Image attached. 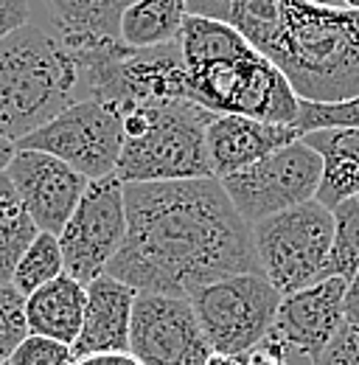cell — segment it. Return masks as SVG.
Masks as SVG:
<instances>
[{
  "mask_svg": "<svg viewBox=\"0 0 359 365\" xmlns=\"http://www.w3.org/2000/svg\"><path fill=\"white\" fill-rule=\"evenodd\" d=\"M188 17V0H135L121 11L118 37L130 48H157L175 43Z\"/></svg>",
  "mask_w": 359,
  "mask_h": 365,
  "instance_id": "cell-20",
  "label": "cell"
},
{
  "mask_svg": "<svg viewBox=\"0 0 359 365\" xmlns=\"http://www.w3.org/2000/svg\"><path fill=\"white\" fill-rule=\"evenodd\" d=\"M337 6H343L348 11H359V0H337Z\"/></svg>",
  "mask_w": 359,
  "mask_h": 365,
  "instance_id": "cell-34",
  "label": "cell"
},
{
  "mask_svg": "<svg viewBox=\"0 0 359 365\" xmlns=\"http://www.w3.org/2000/svg\"><path fill=\"white\" fill-rule=\"evenodd\" d=\"M264 56L303 101L351 98L359 93V11L286 0Z\"/></svg>",
  "mask_w": 359,
  "mask_h": 365,
  "instance_id": "cell-2",
  "label": "cell"
},
{
  "mask_svg": "<svg viewBox=\"0 0 359 365\" xmlns=\"http://www.w3.org/2000/svg\"><path fill=\"white\" fill-rule=\"evenodd\" d=\"M40 228L28 217L9 178H0V284H11V275Z\"/></svg>",
  "mask_w": 359,
  "mask_h": 365,
  "instance_id": "cell-21",
  "label": "cell"
},
{
  "mask_svg": "<svg viewBox=\"0 0 359 365\" xmlns=\"http://www.w3.org/2000/svg\"><path fill=\"white\" fill-rule=\"evenodd\" d=\"M334 214V245H331V275L351 278L359 270V202L345 200Z\"/></svg>",
  "mask_w": 359,
  "mask_h": 365,
  "instance_id": "cell-23",
  "label": "cell"
},
{
  "mask_svg": "<svg viewBox=\"0 0 359 365\" xmlns=\"http://www.w3.org/2000/svg\"><path fill=\"white\" fill-rule=\"evenodd\" d=\"M127 236L107 275L135 292L191 298L230 275L261 273L250 225L217 178L127 182Z\"/></svg>",
  "mask_w": 359,
  "mask_h": 365,
  "instance_id": "cell-1",
  "label": "cell"
},
{
  "mask_svg": "<svg viewBox=\"0 0 359 365\" xmlns=\"http://www.w3.org/2000/svg\"><path fill=\"white\" fill-rule=\"evenodd\" d=\"M312 365H359V331L343 326L337 337L314 357Z\"/></svg>",
  "mask_w": 359,
  "mask_h": 365,
  "instance_id": "cell-27",
  "label": "cell"
},
{
  "mask_svg": "<svg viewBox=\"0 0 359 365\" xmlns=\"http://www.w3.org/2000/svg\"><path fill=\"white\" fill-rule=\"evenodd\" d=\"M0 365H9V363H0Z\"/></svg>",
  "mask_w": 359,
  "mask_h": 365,
  "instance_id": "cell-38",
  "label": "cell"
},
{
  "mask_svg": "<svg viewBox=\"0 0 359 365\" xmlns=\"http://www.w3.org/2000/svg\"><path fill=\"white\" fill-rule=\"evenodd\" d=\"M320 3H334V6H337V0H320Z\"/></svg>",
  "mask_w": 359,
  "mask_h": 365,
  "instance_id": "cell-36",
  "label": "cell"
},
{
  "mask_svg": "<svg viewBox=\"0 0 359 365\" xmlns=\"http://www.w3.org/2000/svg\"><path fill=\"white\" fill-rule=\"evenodd\" d=\"M211 118L214 113L188 98L152 101L124 110V143L115 178L124 185L214 178L205 146Z\"/></svg>",
  "mask_w": 359,
  "mask_h": 365,
  "instance_id": "cell-4",
  "label": "cell"
},
{
  "mask_svg": "<svg viewBox=\"0 0 359 365\" xmlns=\"http://www.w3.org/2000/svg\"><path fill=\"white\" fill-rule=\"evenodd\" d=\"M295 130L301 135L314 130H359V93L343 101H303L298 110Z\"/></svg>",
  "mask_w": 359,
  "mask_h": 365,
  "instance_id": "cell-24",
  "label": "cell"
},
{
  "mask_svg": "<svg viewBox=\"0 0 359 365\" xmlns=\"http://www.w3.org/2000/svg\"><path fill=\"white\" fill-rule=\"evenodd\" d=\"M281 298L261 273H241L199 287L188 301L211 351L247 360L272 329Z\"/></svg>",
  "mask_w": 359,
  "mask_h": 365,
  "instance_id": "cell-7",
  "label": "cell"
},
{
  "mask_svg": "<svg viewBox=\"0 0 359 365\" xmlns=\"http://www.w3.org/2000/svg\"><path fill=\"white\" fill-rule=\"evenodd\" d=\"M65 273V259H62V247L59 239L53 233H37V239L28 245V250L23 253V259L17 262L14 275H11V287L28 298L31 292H37L48 281L59 278Z\"/></svg>",
  "mask_w": 359,
  "mask_h": 365,
  "instance_id": "cell-22",
  "label": "cell"
},
{
  "mask_svg": "<svg viewBox=\"0 0 359 365\" xmlns=\"http://www.w3.org/2000/svg\"><path fill=\"white\" fill-rule=\"evenodd\" d=\"M247 365H289V363H286V360H281V357H275V354H269V351L256 349V351L247 357Z\"/></svg>",
  "mask_w": 359,
  "mask_h": 365,
  "instance_id": "cell-32",
  "label": "cell"
},
{
  "mask_svg": "<svg viewBox=\"0 0 359 365\" xmlns=\"http://www.w3.org/2000/svg\"><path fill=\"white\" fill-rule=\"evenodd\" d=\"M26 337V298L11 284H0V363H9V357Z\"/></svg>",
  "mask_w": 359,
  "mask_h": 365,
  "instance_id": "cell-25",
  "label": "cell"
},
{
  "mask_svg": "<svg viewBox=\"0 0 359 365\" xmlns=\"http://www.w3.org/2000/svg\"><path fill=\"white\" fill-rule=\"evenodd\" d=\"M79 101V71L56 34L28 20L0 40V135H31Z\"/></svg>",
  "mask_w": 359,
  "mask_h": 365,
  "instance_id": "cell-3",
  "label": "cell"
},
{
  "mask_svg": "<svg viewBox=\"0 0 359 365\" xmlns=\"http://www.w3.org/2000/svg\"><path fill=\"white\" fill-rule=\"evenodd\" d=\"M135 0H121V6H124V9H127V6H132Z\"/></svg>",
  "mask_w": 359,
  "mask_h": 365,
  "instance_id": "cell-35",
  "label": "cell"
},
{
  "mask_svg": "<svg viewBox=\"0 0 359 365\" xmlns=\"http://www.w3.org/2000/svg\"><path fill=\"white\" fill-rule=\"evenodd\" d=\"M31 20L28 0H0V40Z\"/></svg>",
  "mask_w": 359,
  "mask_h": 365,
  "instance_id": "cell-28",
  "label": "cell"
},
{
  "mask_svg": "<svg viewBox=\"0 0 359 365\" xmlns=\"http://www.w3.org/2000/svg\"><path fill=\"white\" fill-rule=\"evenodd\" d=\"M323 160L317 202L328 211L359 194V130H314L301 135Z\"/></svg>",
  "mask_w": 359,
  "mask_h": 365,
  "instance_id": "cell-17",
  "label": "cell"
},
{
  "mask_svg": "<svg viewBox=\"0 0 359 365\" xmlns=\"http://www.w3.org/2000/svg\"><path fill=\"white\" fill-rule=\"evenodd\" d=\"M345 284H348L345 278L331 275L306 289L283 295L281 307L275 312V320H272V329L259 343V349L286 360V363L292 357L314 360L345 326V320H343Z\"/></svg>",
  "mask_w": 359,
  "mask_h": 365,
  "instance_id": "cell-12",
  "label": "cell"
},
{
  "mask_svg": "<svg viewBox=\"0 0 359 365\" xmlns=\"http://www.w3.org/2000/svg\"><path fill=\"white\" fill-rule=\"evenodd\" d=\"M85 304H88V287L62 273L26 298L28 334H40L56 343L73 346L82 331Z\"/></svg>",
  "mask_w": 359,
  "mask_h": 365,
  "instance_id": "cell-16",
  "label": "cell"
},
{
  "mask_svg": "<svg viewBox=\"0 0 359 365\" xmlns=\"http://www.w3.org/2000/svg\"><path fill=\"white\" fill-rule=\"evenodd\" d=\"M250 233L261 275L281 295L331 278L334 214L317 200L261 220Z\"/></svg>",
  "mask_w": 359,
  "mask_h": 365,
  "instance_id": "cell-6",
  "label": "cell"
},
{
  "mask_svg": "<svg viewBox=\"0 0 359 365\" xmlns=\"http://www.w3.org/2000/svg\"><path fill=\"white\" fill-rule=\"evenodd\" d=\"M132 287L113 275H98L88 284L85 320L76 343L71 346L73 360H85L95 354H124L130 351V326L135 307Z\"/></svg>",
  "mask_w": 359,
  "mask_h": 365,
  "instance_id": "cell-15",
  "label": "cell"
},
{
  "mask_svg": "<svg viewBox=\"0 0 359 365\" xmlns=\"http://www.w3.org/2000/svg\"><path fill=\"white\" fill-rule=\"evenodd\" d=\"M205 365H247V360H236V357H227V354H211Z\"/></svg>",
  "mask_w": 359,
  "mask_h": 365,
  "instance_id": "cell-33",
  "label": "cell"
},
{
  "mask_svg": "<svg viewBox=\"0 0 359 365\" xmlns=\"http://www.w3.org/2000/svg\"><path fill=\"white\" fill-rule=\"evenodd\" d=\"M14 152H17V146L9 140V138L0 135V178L6 175V169H9V163H11V158H14Z\"/></svg>",
  "mask_w": 359,
  "mask_h": 365,
  "instance_id": "cell-31",
  "label": "cell"
},
{
  "mask_svg": "<svg viewBox=\"0 0 359 365\" xmlns=\"http://www.w3.org/2000/svg\"><path fill=\"white\" fill-rule=\"evenodd\" d=\"M73 351L65 343H56L51 337L28 334L14 354L9 357V365H73Z\"/></svg>",
  "mask_w": 359,
  "mask_h": 365,
  "instance_id": "cell-26",
  "label": "cell"
},
{
  "mask_svg": "<svg viewBox=\"0 0 359 365\" xmlns=\"http://www.w3.org/2000/svg\"><path fill=\"white\" fill-rule=\"evenodd\" d=\"M73 365H140L135 360L130 351L124 354H95V357H85V360H76Z\"/></svg>",
  "mask_w": 359,
  "mask_h": 365,
  "instance_id": "cell-30",
  "label": "cell"
},
{
  "mask_svg": "<svg viewBox=\"0 0 359 365\" xmlns=\"http://www.w3.org/2000/svg\"><path fill=\"white\" fill-rule=\"evenodd\" d=\"M127 236L124 182L115 175L90 180L71 220L59 230V247L65 259V273L88 287L118 253Z\"/></svg>",
  "mask_w": 359,
  "mask_h": 365,
  "instance_id": "cell-10",
  "label": "cell"
},
{
  "mask_svg": "<svg viewBox=\"0 0 359 365\" xmlns=\"http://www.w3.org/2000/svg\"><path fill=\"white\" fill-rule=\"evenodd\" d=\"M301 133L286 124H269L244 115H214L205 130V146L211 172L222 180L233 172H241L259 160L269 158L272 152L295 143Z\"/></svg>",
  "mask_w": 359,
  "mask_h": 365,
  "instance_id": "cell-14",
  "label": "cell"
},
{
  "mask_svg": "<svg viewBox=\"0 0 359 365\" xmlns=\"http://www.w3.org/2000/svg\"><path fill=\"white\" fill-rule=\"evenodd\" d=\"M6 178L14 185L34 225L53 236H59V230L65 228L90 182L59 158L34 149H17Z\"/></svg>",
  "mask_w": 359,
  "mask_h": 365,
  "instance_id": "cell-13",
  "label": "cell"
},
{
  "mask_svg": "<svg viewBox=\"0 0 359 365\" xmlns=\"http://www.w3.org/2000/svg\"><path fill=\"white\" fill-rule=\"evenodd\" d=\"M130 354L140 365H205L214 351L188 298L137 292Z\"/></svg>",
  "mask_w": 359,
  "mask_h": 365,
  "instance_id": "cell-11",
  "label": "cell"
},
{
  "mask_svg": "<svg viewBox=\"0 0 359 365\" xmlns=\"http://www.w3.org/2000/svg\"><path fill=\"white\" fill-rule=\"evenodd\" d=\"M286 0H188V14L233 26L259 53H267Z\"/></svg>",
  "mask_w": 359,
  "mask_h": 365,
  "instance_id": "cell-19",
  "label": "cell"
},
{
  "mask_svg": "<svg viewBox=\"0 0 359 365\" xmlns=\"http://www.w3.org/2000/svg\"><path fill=\"white\" fill-rule=\"evenodd\" d=\"M323 178V160L301 138L269 158L222 178L224 194L247 225L312 202Z\"/></svg>",
  "mask_w": 359,
  "mask_h": 365,
  "instance_id": "cell-8",
  "label": "cell"
},
{
  "mask_svg": "<svg viewBox=\"0 0 359 365\" xmlns=\"http://www.w3.org/2000/svg\"><path fill=\"white\" fill-rule=\"evenodd\" d=\"M188 98L214 115H244L295 127L301 98L286 76L256 48H244L199 68H185Z\"/></svg>",
  "mask_w": 359,
  "mask_h": 365,
  "instance_id": "cell-5",
  "label": "cell"
},
{
  "mask_svg": "<svg viewBox=\"0 0 359 365\" xmlns=\"http://www.w3.org/2000/svg\"><path fill=\"white\" fill-rule=\"evenodd\" d=\"M31 14L37 11L43 29L59 40L71 37H98V40H121V0H28Z\"/></svg>",
  "mask_w": 359,
  "mask_h": 365,
  "instance_id": "cell-18",
  "label": "cell"
},
{
  "mask_svg": "<svg viewBox=\"0 0 359 365\" xmlns=\"http://www.w3.org/2000/svg\"><path fill=\"white\" fill-rule=\"evenodd\" d=\"M354 200H357V202H359V194H357V197H354Z\"/></svg>",
  "mask_w": 359,
  "mask_h": 365,
  "instance_id": "cell-37",
  "label": "cell"
},
{
  "mask_svg": "<svg viewBox=\"0 0 359 365\" xmlns=\"http://www.w3.org/2000/svg\"><path fill=\"white\" fill-rule=\"evenodd\" d=\"M343 320L351 331H359V270L345 284V295H343Z\"/></svg>",
  "mask_w": 359,
  "mask_h": 365,
  "instance_id": "cell-29",
  "label": "cell"
},
{
  "mask_svg": "<svg viewBox=\"0 0 359 365\" xmlns=\"http://www.w3.org/2000/svg\"><path fill=\"white\" fill-rule=\"evenodd\" d=\"M121 115L104 101H73L31 135L17 140V149H34L59 158L88 180L115 175L121 158Z\"/></svg>",
  "mask_w": 359,
  "mask_h": 365,
  "instance_id": "cell-9",
  "label": "cell"
}]
</instances>
